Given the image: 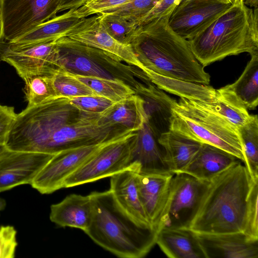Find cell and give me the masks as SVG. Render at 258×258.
<instances>
[{
    "label": "cell",
    "instance_id": "obj_41",
    "mask_svg": "<svg viewBox=\"0 0 258 258\" xmlns=\"http://www.w3.org/2000/svg\"><path fill=\"white\" fill-rule=\"evenodd\" d=\"M182 0H159L152 10L136 24L137 27L171 12Z\"/></svg>",
    "mask_w": 258,
    "mask_h": 258
},
{
    "label": "cell",
    "instance_id": "obj_13",
    "mask_svg": "<svg viewBox=\"0 0 258 258\" xmlns=\"http://www.w3.org/2000/svg\"><path fill=\"white\" fill-rule=\"evenodd\" d=\"M99 114L86 112L78 120L60 127L49 139L43 153L55 154L66 149L99 144L124 131L100 127L97 122Z\"/></svg>",
    "mask_w": 258,
    "mask_h": 258
},
{
    "label": "cell",
    "instance_id": "obj_47",
    "mask_svg": "<svg viewBox=\"0 0 258 258\" xmlns=\"http://www.w3.org/2000/svg\"><path fill=\"white\" fill-rule=\"evenodd\" d=\"M222 2L225 3H228V4H232V0H220Z\"/></svg>",
    "mask_w": 258,
    "mask_h": 258
},
{
    "label": "cell",
    "instance_id": "obj_25",
    "mask_svg": "<svg viewBox=\"0 0 258 258\" xmlns=\"http://www.w3.org/2000/svg\"><path fill=\"white\" fill-rule=\"evenodd\" d=\"M156 244L170 258H205L196 233L187 228H162Z\"/></svg>",
    "mask_w": 258,
    "mask_h": 258
},
{
    "label": "cell",
    "instance_id": "obj_48",
    "mask_svg": "<svg viewBox=\"0 0 258 258\" xmlns=\"http://www.w3.org/2000/svg\"><path fill=\"white\" fill-rule=\"evenodd\" d=\"M243 2V0H232V4L236 3Z\"/></svg>",
    "mask_w": 258,
    "mask_h": 258
},
{
    "label": "cell",
    "instance_id": "obj_28",
    "mask_svg": "<svg viewBox=\"0 0 258 258\" xmlns=\"http://www.w3.org/2000/svg\"><path fill=\"white\" fill-rule=\"evenodd\" d=\"M143 73L159 89L179 97L211 103L215 100L216 89L209 85L173 79L159 75L145 68Z\"/></svg>",
    "mask_w": 258,
    "mask_h": 258
},
{
    "label": "cell",
    "instance_id": "obj_32",
    "mask_svg": "<svg viewBox=\"0 0 258 258\" xmlns=\"http://www.w3.org/2000/svg\"><path fill=\"white\" fill-rule=\"evenodd\" d=\"M244 156V165L251 178L258 181V117L252 115L248 122L238 129Z\"/></svg>",
    "mask_w": 258,
    "mask_h": 258
},
{
    "label": "cell",
    "instance_id": "obj_44",
    "mask_svg": "<svg viewBox=\"0 0 258 258\" xmlns=\"http://www.w3.org/2000/svg\"><path fill=\"white\" fill-rule=\"evenodd\" d=\"M243 3L249 8H258V0H243Z\"/></svg>",
    "mask_w": 258,
    "mask_h": 258
},
{
    "label": "cell",
    "instance_id": "obj_42",
    "mask_svg": "<svg viewBox=\"0 0 258 258\" xmlns=\"http://www.w3.org/2000/svg\"><path fill=\"white\" fill-rule=\"evenodd\" d=\"M16 115L14 107L0 103V141L6 139Z\"/></svg>",
    "mask_w": 258,
    "mask_h": 258
},
{
    "label": "cell",
    "instance_id": "obj_18",
    "mask_svg": "<svg viewBox=\"0 0 258 258\" xmlns=\"http://www.w3.org/2000/svg\"><path fill=\"white\" fill-rule=\"evenodd\" d=\"M196 235L205 258L258 257V240L250 239L243 232Z\"/></svg>",
    "mask_w": 258,
    "mask_h": 258
},
{
    "label": "cell",
    "instance_id": "obj_37",
    "mask_svg": "<svg viewBox=\"0 0 258 258\" xmlns=\"http://www.w3.org/2000/svg\"><path fill=\"white\" fill-rule=\"evenodd\" d=\"M71 103L79 110L99 114L114 102L99 95L76 97L69 98Z\"/></svg>",
    "mask_w": 258,
    "mask_h": 258
},
{
    "label": "cell",
    "instance_id": "obj_11",
    "mask_svg": "<svg viewBox=\"0 0 258 258\" xmlns=\"http://www.w3.org/2000/svg\"><path fill=\"white\" fill-rule=\"evenodd\" d=\"M56 41L18 45L0 40V61L13 67L23 81L33 76L50 75L56 70Z\"/></svg>",
    "mask_w": 258,
    "mask_h": 258
},
{
    "label": "cell",
    "instance_id": "obj_43",
    "mask_svg": "<svg viewBox=\"0 0 258 258\" xmlns=\"http://www.w3.org/2000/svg\"><path fill=\"white\" fill-rule=\"evenodd\" d=\"M87 0H62L58 12L70 10H76L82 6Z\"/></svg>",
    "mask_w": 258,
    "mask_h": 258
},
{
    "label": "cell",
    "instance_id": "obj_20",
    "mask_svg": "<svg viewBox=\"0 0 258 258\" xmlns=\"http://www.w3.org/2000/svg\"><path fill=\"white\" fill-rule=\"evenodd\" d=\"M135 91L144 100L146 121L156 136L159 138L169 131L176 100L149 82L147 86L137 84Z\"/></svg>",
    "mask_w": 258,
    "mask_h": 258
},
{
    "label": "cell",
    "instance_id": "obj_45",
    "mask_svg": "<svg viewBox=\"0 0 258 258\" xmlns=\"http://www.w3.org/2000/svg\"><path fill=\"white\" fill-rule=\"evenodd\" d=\"M8 148L6 145V139L0 141V158L8 150Z\"/></svg>",
    "mask_w": 258,
    "mask_h": 258
},
{
    "label": "cell",
    "instance_id": "obj_40",
    "mask_svg": "<svg viewBox=\"0 0 258 258\" xmlns=\"http://www.w3.org/2000/svg\"><path fill=\"white\" fill-rule=\"evenodd\" d=\"M18 246L17 230L11 225L0 226V258H13Z\"/></svg>",
    "mask_w": 258,
    "mask_h": 258
},
{
    "label": "cell",
    "instance_id": "obj_27",
    "mask_svg": "<svg viewBox=\"0 0 258 258\" xmlns=\"http://www.w3.org/2000/svg\"><path fill=\"white\" fill-rule=\"evenodd\" d=\"M77 16L75 9L40 24L34 29L10 42L18 45H27L56 41L67 36L74 27L83 19Z\"/></svg>",
    "mask_w": 258,
    "mask_h": 258
},
{
    "label": "cell",
    "instance_id": "obj_17",
    "mask_svg": "<svg viewBox=\"0 0 258 258\" xmlns=\"http://www.w3.org/2000/svg\"><path fill=\"white\" fill-rule=\"evenodd\" d=\"M158 138L146 120L133 137L130 167L141 174L171 173Z\"/></svg>",
    "mask_w": 258,
    "mask_h": 258
},
{
    "label": "cell",
    "instance_id": "obj_39",
    "mask_svg": "<svg viewBox=\"0 0 258 258\" xmlns=\"http://www.w3.org/2000/svg\"><path fill=\"white\" fill-rule=\"evenodd\" d=\"M258 182H254L250 193L247 223L244 233L249 238L258 240Z\"/></svg>",
    "mask_w": 258,
    "mask_h": 258
},
{
    "label": "cell",
    "instance_id": "obj_26",
    "mask_svg": "<svg viewBox=\"0 0 258 258\" xmlns=\"http://www.w3.org/2000/svg\"><path fill=\"white\" fill-rule=\"evenodd\" d=\"M158 141L163 149L166 166L173 174L187 166L202 145L171 130L161 134Z\"/></svg>",
    "mask_w": 258,
    "mask_h": 258
},
{
    "label": "cell",
    "instance_id": "obj_29",
    "mask_svg": "<svg viewBox=\"0 0 258 258\" xmlns=\"http://www.w3.org/2000/svg\"><path fill=\"white\" fill-rule=\"evenodd\" d=\"M207 103L238 130L248 122L252 116L229 85L216 89L215 100Z\"/></svg>",
    "mask_w": 258,
    "mask_h": 258
},
{
    "label": "cell",
    "instance_id": "obj_1",
    "mask_svg": "<svg viewBox=\"0 0 258 258\" xmlns=\"http://www.w3.org/2000/svg\"><path fill=\"white\" fill-rule=\"evenodd\" d=\"M239 161L209 181L187 229L199 234L244 232L255 182Z\"/></svg>",
    "mask_w": 258,
    "mask_h": 258
},
{
    "label": "cell",
    "instance_id": "obj_35",
    "mask_svg": "<svg viewBox=\"0 0 258 258\" xmlns=\"http://www.w3.org/2000/svg\"><path fill=\"white\" fill-rule=\"evenodd\" d=\"M28 107L37 105L56 97L50 75H36L24 81Z\"/></svg>",
    "mask_w": 258,
    "mask_h": 258
},
{
    "label": "cell",
    "instance_id": "obj_2",
    "mask_svg": "<svg viewBox=\"0 0 258 258\" xmlns=\"http://www.w3.org/2000/svg\"><path fill=\"white\" fill-rule=\"evenodd\" d=\"M170 13L138 27L131 43L138 59L159 75L209 85L210 76L195 57L187 40L169 26Z\"/></svg>",
    "mask_w": 258,
    "mask_h": 258
},
{
    "label": "cell",
    "instance_id": "obj_21",
    "mask_svg": "<svg viewBox=\"0 0 258 258\" xmlns=\"http://www.w3.org/2000/svg\"><path fill=\"white\" fill-rule=\"evenodd\" d=\"M146 120L144 100L136 93L99 113L97 122L101 127L136 132Z\"/></svg>",
    "mask_w": 258,
    "mask_h": 258
},
{
    "label": "cell",
    "instance_id": "obj_5",
    "mask_svg": "<svg viewBox=\"0 0 258 258\" xmlns=\"http://www.w3.org/2000/svg\"><path fill=\"white\" fill-rule=\"evenodd\" d=\"M82 111L66 97H55L40 104L27 106L16 116L7 134L9 150L43 153L52 135L61 126L81 117Z\"/></svg>",
    "mask_w": 258,
    "mask_h": 258
},
{
    "label": "cell",
    "instance_id": "obj_33",
    "mask_svg": "<svg viewBox=\"0 0 258 258\" xmlns=\"http://www.w3.org/2000/svg\"><path fill=\"white\" fill-rule=\"evenodd\" d=\"M53 86L57 97L73 98L97 95L72 74L57 69L51 74Z\"/></svg>",
    "mask_w": 258,
    "mask_h": 258
},
{
    "label": "cell",
    "instance_id": "obj_31",
    "mask_svg": "<svg viewBox=\"0 0 258 258\" xmlns=\"http://www.w3.org/2000/svg\"><path fill=\"white\" fill-rule=\"evenodd\" d=\"M97 95L117 102L136 94L135 90L118 79H107L74 75Z\"/></svg>",
    "mask_w": 258,
    "mask_h": 258
},
{
    "label": "cell",
    "instance_id": "obj_23",
    "mask_svg": "<svg viewBox=\"0 0 258 258\" xmlns=\"http://www.w3.org/2000/svg\"><path fill=\"white\" fill-rule=\"evenodd\" d=\"M241 161L233 155L215 146L202 144L187 166L179 173L209 181L213 177Z\"/></svg>",
    "mask_w": 258,
    "mask_h": 258
},
{
    "label": "cell",
    "instance_id": "obj_8",
    "mask_svg": "<svg viewBox=\"0 0 258 258\" xmlns=\"http://www.w3.org/2000/svg\"><path fill=\"white\" fill-rule=\"evenodd\" d=\"M62 0H0V40L12 42L54 18Z\"/></svg>",
    "mask_w": 258,
    "mask_h": 258
},
{
    "label": "cell",
    "instance_id": "obj_9",
    "mask_svg": "<svg viewBox=\"0 0 258 258\" xmlns=\"http://www.w3.org/2000/svg\"><path fill=\"white\" fill-rule=\"evenodd\" d=\"M209 182L184 173L174 174L170 181L158 231L162 228H187Z\"/></svg>",
    "mask_w": 258,
    "mask_h": 258
},
{
    "label": "cell",
    "instance_id": "obj_22",
    "mask_svg": "<svg viewBox=\"0 0 258 258\" xmlns=\"http://www.w3.org/2000/svg\"><path fill=\"white\" fill-rule=\"evenodd\" d=\"M137 172L133 168L129 167L112 175L109 190L116 203L127 214L143 225L154 228L140 199Z\"/></svg>",
    "mask_w": 258,
    "mask_h": 258
},
{
    "label": "cell",
    "instance_id": "obj_10",
    "mask_svg": "<svg viewBox=\"0 0 258 258\" xmlns=\"http://www.w3.org/2000/svg\"><path fill=\"white\" fill-rule=\"evenodd\" d=\"M56 45L58 50L56 69L74 75L117 79L101 65L120 63L112 55L67 36L57 39Z\"/></svg>",
    "mask_w": 258,
    "mask_h": 258
},
{
    "label": "cell",
    "instance_id": "obj_38",
    "mask_svg": "<svg viewBox=\"0 0 258 258\" xmlns=\"http://www.w3.org/2000/svg\"><path fill=\"white\" fill-rule=\"evenodd\" d=\"M131 1L87 0L82 6L75 10V13L81 18H87L93 15L104 13Z\"/></svg>",
    "mask_w": 258,
    "mask_h": 258
},
{
    "label": "cell",
    "instance_id": "obj_3",
    "mask_svg": "<svg viewBox=\"0 0 258 258\" xmlns=\"http://www.w3.org/2000/svg\"><path fill=\"white\" fill-rule=\"evenodd\" d=\"M93 211L85 233L96 244L121 258H141L156 244L158 230L139 223L123 210L111 191L89 194Z\"/></svg>",
    "mask_w": 258,
    "mask_h": 258
},
{
    "label": "cell",
    "instance_id": "obj_4",
    "mask_svg": "<svg viewBox=\"0 0 258 258\" xmlns=\"http://www.w3.org/2000/svg\"><path fill=\"white\" fill-rule=\"evenodd\" d=\"M204 67L233 55L258 53V8L232 4L208 27L187 40Z\"/></svg>",
    "mask_w": 258,
    "mask_h": 258
},
{
    "label": "cell",
    "instance_id": "obj_46",
    "mask_svg": "<svg viewBox=\"0 0 258 258\" xmlns=\"http://www.w3.org/2000/svg\"><path fill=\"white\" fill-rule=\"evenodd\" d=\"M6 206V201L3 199L0 198V211L3 210Z\"/></svg>",
    "mask_w": 258,
    "mask_h": 258
},
{
    "label": "cell",
    "instance_id": "obj_15",
    "mask_svg": "<svg viewBox=\"0 0 258 258\" xmlns=\"http://www.w3.org/2000/svg\"><path fill=\"white\" fill-rule=\"evenodd\" d=\"M69 38L98 48L120 61L136 67L142 72L145 67L140 62L131 45L121 43L103 28L97 16L84 18L67 35Z\"/></svg>",
    "mask_w": 258,
    "mask_h": 258
},
{
    "label": "cell",
    "instance_id": "obj_7",
    "mask_svg": "<svg viewBox=\"0 0 258 258\" xmlns=\"http://www.w3.org/2000/svg\"><path fill=\"white\" fill-rule=\"evenodd\" d=\"M135 133L125 130L115 136L66 180L64 188L110 177L130 167Z\"/></svg>",
    "mask_w": 258,
    "mask_h": 258
},
{
    "label": "cell",
    "instance_id": "obj_12",
    "mask_svg": "<svg viewBox=\"0 0 258 258\" xmlns=\"http://www.w3.org/2000/svg\"><path fill=\"white\" fill-rule=\"evenodd\" d=\"M114 137L99 144L66 149L54 154L30 185L41 194L64 188L66 180Z\"/></svg>",
    "mask_w": 258,
    "mask_h": 258
},
{
    "label": "cell",
    "instance_id": "obj_24",
    "mask_svg": "<svg viewBox=\"0 0 258 258\" xmlns=\"http://www.w3.org/2000/svg\"><path fill=\"white\" fill-rule=\"evenodd\" d=\"M93 207L90 195L71 194L50 206L49 218L62 227L77 228L85 231L92 216Z\"/></svg>",
    "mask_w": 258,
    "mask_h": 258
},
{
    "label": "cell",
    "instance_id": "obj_34",
    "mask_svg": "<svg viewBox=\"0 0 258 258\" xmlns=\"http://www.w3.org/2000/svg\"><path fill=\"white\" fill-rule=\"evenodd\" d=\"M104 30L119 42L131 45L137 33L138 27L123 17L110 13L98 14Z\"/></svg>",
    "mask_w": 258,
    "mask_h": 258
},
{
    "label": "cell",
    "instance_id": "obj_30",
    "mask_svg": "<svg viewBox=\"0 0 258 258\" xmlns=\"http://www.w3.org/2000/svg\"><path fill=\"white\" fill-rule=\"evenodd\" d=\"M229 86L247 109L256 108L258 104V53L251 55L241 76Z\"/></svg>",
    "mask_w": 258,
    "mask_h": 258
},
{
    "label": "cell",
    "instance_id": "obj_36",
    "mask_svg": "<svg viewBox=\"0 0 258 258\" xmlns=\"http://www.w3.org/2000/svg\"><path fill=\"white\" fill-rule=\"evenodd\" d=\"M159 0H132L131 1L109 10L104 13L121 16L136 23L148 14Z\"/></svg>",
    "mask_w": 258,
    "mask_h": 258
},
{
    "label": "cell",
    "instance_id": "obj_6",
    "mask_svg": "<svg viewBox=\"0 0 258 258\" xmlns=\"http://www.w3.org/2000/svg\"><path fill=\"white\" fill-rule=\"evenodd\" d=\"M170 130L201 144L218 147L244 163L238 128L205 102L180 97L172 108Z\"/></svg>",
    "mask_w": 258,
    "mask_h": 258
},
{
    "label": "cell",
    "instance_id": "obj_14",
    "mask_svg": "<svg viewBox=\"0 0 258 258\" xmlns=\"http://www.w3.org/2000/svg\"><path fill=\"white\" fill-rule=\"evenodd\" d=\"M231 5L220 0H182L170 13L168 24L176 34L188 40L208 27Z\"/></svg>",
    "mask_w": 258,
    "mask_h": 258
},
{
    "label": "cell",
    "instance_id": "obj_16",
    "mask_svg": "<svg viewBox=\"0 0 258 258\" xmlns=\"http://www.w3.org/2000/svg\"><path fill=\"white\" fill-rule=\"evenodd\" d=\"M53 155L8 149L0 158V192L30 185Z\"/></svg>",
    "mask_w": 258,
    "mask_h": 258
},
{
    "label": "cell",
    "instance_id": "obj_19",
    "mask_svg": "<svg viewBox=\"0 0 258 258\" xmlns=\"http://www.w3.org/2000/svg\"><path fill=\"white\" fill-rule=\"evenodd\" d=\"M173 174H141L136 179L140 199L152 227L158 230Z\"/></svg>",
    "mask_w": 258,
    "mask_h": 258
}]
</instances>
